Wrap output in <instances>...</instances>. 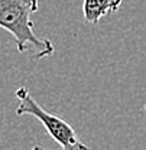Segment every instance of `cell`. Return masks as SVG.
Wrapping results in <instances>:
<instances>
[{
  "label": "cell",
  "mask_w": 146,
  "mask_h": 150,
  "mask_svg": "<svg viewBox=\"0 0 146 150\" xmlns=\"http://www.w3.org/2000/svg\"><path fill=\"white\" fill-rule=\"evenodd\" d=\"M31 150H49V149H45V147H42V146H33ZM61 150H64V149H61Z\"/></svg>",
  "instance_id": "277c9868"
},
{
  "label": "cell",
  "mask_w": 146,
  "mask_h": 150,
  "mask_svg": "<svg viewBox=\"0 0 146 150\" xmlns=\"http://www.w3.org/2000/svg\"><path fill=\"white\" fill-rule=\"evenodd\" d=\"M16 97L19 100V105L16 108L18 115H32L42 123L48 134L64 150H91L87 144H84L73 127L62 120L61 117L51 114L41 107L33 100V97L29 94L26 87H20L16 90Z\"/></svg>",
  "instance_id": "7a4b0ae2"
},
{
  "label": "cell",
  "mask_w": 146,
  "mask_h": 150,
  "mask_svg": "<svg viewBox=\"0 0 146 150\" xmlns=\"http://www.w3.org/2000/svg\"><path fill=\"white\" fill-rule=\"evenodd\" d=\"M122 0H84L83 16L88 23H98V20L120 9Z\"/></svg>",
  "instance_id": "3957f363"
},
{
  "label": "cell",
  "mask_w": 146,
  "mask_h": 150,
  "mask_svg": "<svg viewBox=\"0 0 146 150\" xmlns=\"http://www.w3.org/2000/svg\"><path fill=\"white\" fill-rule=\"evenodd\" d=\"M36 10L38 0H0V28L13 35L19 52L32 46L35 49L32 58L42 59L52 55L55 48L51 40L41 39L33 32L31 16Z\"/></svg>",
  "instance_id": "6da1fadb"
}]
</instances>
